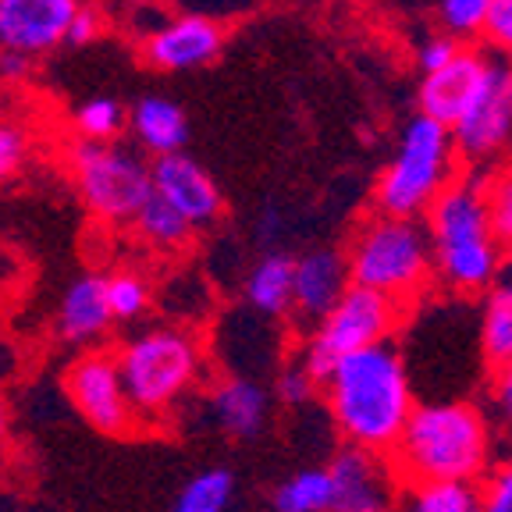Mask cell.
Returning a JSON list of instances; mask_svg holds the SVG:
<instances>
[{
    "instance_id": "17",
    "label": "cell",
    "mask_w": 512,
    "mask_h": 512,
    "mask_svg": "<svg viewBox=\"0 0 512 512\" xmlns=\"http://www.w3.org/2000/svg\"><path fill=\"white\" fill-rule=\"evenodd\" d=\"M221 43V25L192 11V15L171 18L160 29H153V36L146 40V61L164 72H189V68L214 61L221 54Z\"/></svg>"
},
{
    "instance_id": "8",
    "label": "cell",
    "mask_w": 512,
    "mask_h": 512,
    "mask_svg": "<svg viewBox=\"0 0 512 512\" xmlns=\"http://www.w3.org/2000/svg\"><path fill=\"white\" fill-rule=\"evenodd\" d=\"M72 171L82 203L100 221H136L143 203L153 196V164L121 143H75Z\"/></svg>"
},
{
    "instance_id": "14",
    "label": "cell",
    "mask_w": 512,
    "mask_h": 512,
    "mask_svg": "<svg viewBox=\"0 0 512 512\" xmlns=\"http://www.w3.org/2000/svg\"><path fill=\"white\" fill-rule=\"evenodd\" d=\"M153 192L164 196L192 228L214 224L224 207L221 189L214 185V178L189 153H171V157L153 160Z\"/></svg>"
},
{
    "instance_id": "4",
    "label": "cell",
    "mask_w": 512,
    "mask_h": 512,
    "mask_svg": "<svg viewBox=\"0 0 512 512\" xmlns=\"http://www.w3.org/2000/svg\"><path fill=\"white\" fill-rule=\"evenodd\" d=\"M114 356L143 424H164L196 392L207 367L200 335L178 324H153L136 331L118 345Z\"/></svg>"
},
{
    "instance_id": "26",
    "label": "cell",
    "mask_w": 512,
    "mask_h": 512,
    "mask_svg": "<svg viewBox=\"0 0 512 512\" xmlns=\"http://www.w3.org/2000/svg\"><path fill=\"white\" fill-rule=\"evenodd\" d=\"M107 303H111L114 324H132L150 313L153 285L139 271H114L107 274Z\"/></svg>"
},
{
    "instance_id": "33",
    "label": "cell",
    "mask_w": 512,
    "mask_h": 512,
    "mask_svg": "<svg viewBox=\"0 0 512 512\" xmlns=\"http://www.w3.org/2000/svg\"><path fill=\"white\" fill-rule=\"evenodd\" d=\"M459 54H463V43H459L456 36H431L424 47L416 50V64H420L424 75H434V72H441V68H448Z\"/></svg>"
},
{
    "instance_id": "39",
    "label": "cell",
    "mask_w": 512,
    "mask_h": 512,
    "mask_svg": "<svg viewBox=\"0 0 512 512\" xmlns=\"http://www.w3.org/2000/svg\"><path fill=\"white\" fill-rule=\"evenodd\" d=\"M8 438H11V413H8V406L0 402V448L8 445Z\"/></svg>"
},
{
    "instance_id": "32",
    "label": "cell",
    "mask_w": 512,
    "mask_h": 512,
    "mask_svg": "<svg viewBox=\"0 0 512 512\" xmlns=\"http://www.w3.org/2000/svg\"><path fill=\"white\" fill-rule=\"evenodd\" d=\"M488 413H491V420H495L498 431L512 434V363H509V367L491 370Z\"/></svg>"
},
{
    "instance_id": "25",
    "label": "cell",
    "mask_w": 512,
    "mask_h": 512,
    "mask_svg": "<svg viewBox=\"0 0 512 512\" xmlns=\"http://www.w3.org/2000/svg\"><path fill=\"white\" fill-rule=\"evenodd\" d=\"M132 224H136V232L157 249H182L185 242L192 239V232H196V228H192L164 196H157V192L143 203V210H139Z\"/></svg>"
},
{
    "instance_id": "6",
    "label": "cell",
    "mask_w": 512,
    "mask_h": 512,
    "mask_svg": "<svg viewBox=\"0 0 512 512\" xmlns=\"http://www.w3.org/2000/svg\"><path fill=\"white\" fill-rule=\"evenodd\" d=\"M456 136L441 121L416 114L406 125L392 164L377 178L374 200L384 217H420L456 185Z\"/></svg>"
},
{
    "instance_id": "30",
    "label": "cell",
    "mask_w": 512,
    "mask_h": 512,
    "mask_svg": "<svg viewBox=\"0 0 512 512\" xmlns=\"http://www.w3.org/2000/svg\"><path fill=\"white\" fill-rule=\"evenodd\" d=\"M317 395H320V381L310 374V367H303L299 360L281 367L278 381H274V399H278L281 406H288V409L310 406Z\"/></svg>"
},
{
    "instance_id": "10",
    "label": "cell",
    "mask_w": 512,
    "mask_h": 512,
    "mask_svg": "<svg viewBox=\"0 0 512 512\" xmlns=\"http://www.w3.org/2000/svg\"><path fill=\"white\" fill-rule=\"evenodd\" d=\"M456 150L470 164H488L512 146V57L491 54L488 86L473 111L452 128Z\"/></svg>"
},
{
    "instance_id": "12",
    "label": "cell",
    "mask_w": 512,
    "mask_h": 512,
    "mask_svg": "<svg viewBox=\"0 0 512 512\" xmlns=\"http://www.w3.org/2000/svg\"><path fill=\"white\" fill-rule=\"evenodd\" d=\"M491 75V50L463 47L456 61L420 82V114L441 121L445 128H456L473 104L480 100Z\"/></svg>"
},
{
    "instance_id": "13",
    "label": "cell",
    "mask_w": 512,
    "mask_h": 512,
    "mask_svg": "<svg viewBox=\"0 0 512 512\" xmlns=\"http://www.w3.org/2000/svg\"><path fill=\"white\" fill-rule=\"evenodd\" d=\"M79 11V0H0V50L43 54L68 40Z\"/></svg>"
},
{
    "instance_id": "38",
    "label": "cell",
    "mask_w": 512,
    "mask_h": 512,
    "mask_svg": "<svg viewBox=\"0 0 512 512\" xmlns=\"http://www.w3.org/2000/svg\"><path fill=\"white\" fill-rule=\"evenodd\" d=\"M495 288L512 292V249H505V260H502V271H498V285Z\"/></svg>"
},
{
    "instance_id": "23",
    "label": "cell",
    "mask_w": 512,
    "mask_h": 512,
    "mask_svg": "<svg viewBox=\"0 0 512 512\" xmlns=\"http://www.w3.org/2000/svg\"><path fill=\"white\" fill-rule=\"evenodd\" d=\"M480 356L491 370L512 363V292L491 288L480 306Z\"/></svg>"
},
{
    "instance_id": "34",
    "label": "cell",
    "mask_w": 512,
    "mask_h": 512,
    "mask_svg": "<svg viewBox=\"0 0 512 512\" xmlns=\"http://www.w3.org/2000/svg\"><path fill=\"white\" fill-rule=\"evenodd\" d=\"M484 40H488L498 54L512 57V0H495L488 29H484Z\"/></svg>"
},
{
    "instance_id": "7",
    "label": "cell",
    "mask_w": 512,
    "mask_h": 512,
    "mask_svg": "<svg viewBox=\"0 0 512 512\" xmlns=\"http://www.w3.org/2000/svg\"><path fill=\"white\" fill-rule=\"evenodd\" d=\"M399 320H402L399 303L352 285L342 296V303L320 320V324H313L306 331L303 349H299V363L310 367V374L317 381H324L328 370L335 363H342L345 356L392 342Z\"/></svg>"
},
{
    "instance_id": "22",
    "label": "cell",
    "mask_w": 512,
    "mask_h": 512,
    "mask_svg": "<svg viewBox=\"0 0 512 512\" xmlns=\"http://www.w3.org/2000/svg\"><path fill=\"white\" fill-rule=\"evenodd\" d=\"M331 473L328 466H303L278 480L271 491V512H331Z\"/></svg>"
},
{
    "instance_id": "16",
    "label": "cell",
    "mask_w": 512,
    "mask_h": 512,
    "mask_svg": "<svg viewBox=\"0 0 512 512\" xmlns=\"http://www.w3.org/2000/svg\"><path fill=\"white\" fill-rule=\"evenodd\" d=\"M271 399L274 395L260 381H253V377H242V374L217 377L207 388L210 424L235 441H253L267 431Z\"/></svg>"
},
{
    "instance_id": "27",
    "label": "cell",
    "mask_w": 512,
    "mask_h": 512,
    "mask_svg": "<svg viewBox=\"0 0 512 512\" xmlns=\"http://www.w3.org/2000/svg\"><path fill=\"white\" fill-rule=\"evenodd\" d=\"M75 128L89 143H114V136L125 128V107L114 96H93L75 107Z\"/></svg>"
},
{
    "instance_id": "35",
    "label": "cell",
    "mask_w": 512,
    "mask_h": 512,
    "mask_svg": "<svg viewBox=\"0 0 512 512\" xmlns=\"http://www.w3.org/2000/svg\"><path fill=\"white\" fill-rule=\"evenodd\" d=\"M22 157H25V136L15 125L0 121V185L22 168Z\"/></svg>"
},
{
    "instance_id": "20",
    "label": "cell",
    "mask_w": 512,
    "mask_h": 512,
    "mask_svg": "<svg viewBox=\"0 0 512 512\" xmlns=\"http://www.w3.org/2000/svg\"><path fill=\"white\" fill-rule=\"evenodd\" d=\"M292 292H296V260L285 253H264L242 281V299L260 317L292 313Z\"/></svg>"
},
{
    "instance_id": "24",
    "label": "cell",
    "mask_w": 512,
    "mask_h": 512,
    "mask_svg": "<svg viewBox=\"0 0 512 512\" xmlns=\"http://www.w3.org/2000/svg\"><path fill=\"white\" fill-rule=\"evenodd\" d=\"M235 502V473L228 466H210L185 480V488L168 512H228Z\"/></svg>"
},
{
    "instance_id": "18",
    "label": "cell",
    "mask_w": 512,
    "mask_h": 512,
    "mask_svg": "<svg viewBox=\"0 0 512 512\" xmlns=\"http://www.w3.org/2000/svg\"><path fill=\"white\" fill-rule=\"evenodd\" d=\"M114 313L107 303V274H79L64 288L57 306V335L68 345H93L111 331Z\"/></svg>"
},
{
    "instance_id": "5",
    "label": "cell",
    "mask_w": 512,
    "mask_h": 512,
    "mask_svg": "<svg viewBox=\"0 0 512 512\" xmlns=\"http://www.w3.org/2000/svg\"><path fill=\"white\" fill-rule=\"evenodd\" d=\"M345 260L352 285L392 299L402 310L424 299L427 285L434 281L431 235L420 217H370L352 235Z\"/></svg>"
},
{
    "instance_id": "28",
    "label": "cell",
    "mask_w": 512,
    "mask_h": 512,
    "mask_svg": "<svg viewBox=\"0 0 512 512\" xmlns=\"http://www.w3.org/2000/svg\"><path fill=\"white\" fill-rule=\"evenodd\" d=\"M491 8H495V0H441V25H445V36H456V40L484 36Z\"/></svg>"
},
{
    "instance_id": "1",
    "label": "cell",
    "mask_w": 512,
    "mask_h": 512,
    "mask_svg": "<svg viewBox=\"0 0 512 512\" xmlns=\"http://www.w3.org/2000/svg\"><path fill=\"white\" fill-rule=\"evenodd\" d=\"M320 399L345 445L392 456L416 413V388L409 363L392 342L352 352L320 381Z\"/></svg>"
},
{
    "instance_id": "29",
    "label": "cell",
    "mask_w": 512,
    "mask_h": 512,
    "mask_svg": "<svg viewBox=\"0 0 512 512\" xmlns=\"http://www.w3.org/2000/svg\"><path fill=\"white\" fill-rule=\"evenodd\" d=\"M484 203H488L495 235L502 239L505 249H512V168H498L488 182H480Z\"/></svg>"
},
{
    "instance_id": "36",
    "label": "cell",
    "mask_w": 512,
    "mask_h": 512,
    "mask_svg": "<svg viewBox=\"0 0 512 512\" xmlns=\"http://www.w3.org/2000/svg\"><path fill=\"white\" fill-rule=\"evenodd\" d=\"M100 32V15H96L93 8H86L82 4V11L75 15V22H72V29H68V40L64 43H75V47H82V43H89Z\"/></svg>"
},
{
    "instance_id": "9",
    "label": "cell",
    "mask_w": 512,
    "mask_h": 512,
    "mask_svg": "<svg viewBox=\"0 0 512 512\" xmlns=\"http://www.w3.org/2000/svg\"><path fill=\"white\" fill-rule=\"evenodd\" d=\"M64 395H68L72 409L96 434L132 438L143 427L136 406L128 399L118 356L107 349H89L68 363V370H64Z\"/></svg>"
},
{
    "instance_id": "40",
    "label": "cell",
    "mask_w": 512,
    "mask_h": 512,
    "mask_svg": "<svg viewBox=\"0 0 512 512\" xmlns=\"http://www.w3.org/2000/svg\"><path fill=\"white\" fill-rule=\"evenodd\" d=\"M121 4H128V8H146V4H153V0H121Z\"/></svg>"
},
{
    "instance_id": "11",
    "label": "cell",
    "mask_w": 512,
    "mask_h": 512,
    "mask_svg": "<svg viewBox=\"0 0 512 512\" xmlns=\"http://www.w3.org/2000/svg\"><path fill=\"white\" fill-rule=\"evenodd\" d=\"M324 466L331 473V498H335L331 512H395L402 480L392 456L342 445Z\"/></svg>"
},
{
    "instance_id": "21",
    "label": "cell",
    "mask_w": 512,
    "mask_h": 512,
    "mask_svg": "<svg viewBox=\"0 0 512 512\" xmlns=\"http://www.w3.org/2000/svg\"><path fill=\"white\" fill-rule=\"evenodd\" d=\"M395 512H480V484H463V480L402 484Z\"/></svg>"
},
{
    "instance_id": "15",
    "label": "cell",
    "mask_w": 512,
    "mask_h": 512,
    "mask_svg": "<svg viewBox=\"0 0 512 512\" xmlns=\"http://www.w3.org/2000/svg\"><path fill=\"white\" fill-rule=\"evenodd\" d=\"M352 288L349 278V260L345 253L328 246L306 249L303 256H296V292H292V313L299 317V324H306V331L313 324L328 317L342 296Z\"/></svg>"
},
{
    "instance_id": "2",
    "label": "cell",
    "mask_w": 512,
    "mask_h": 512,
    "mask_svg": "<svg viewBox=\"0 0 512 512\" xmlns=\"http://www.w3.org/2000/svg\"><path fill=\"white\" fill-rule=\"evenodd\" d=\"M392 466L402 484H480L495 470V420L466 399L420 402L392 448Z\"/></svg>"
},
{
    "instance_id": "3",
    "label": "cell",
    "mask_w": 512,
    "mask_h": 512,
    "mask_svg": "<svg viewBox=\"0 0 512 512\" xmlns=\"http://www.w3.org/2000/svg\"><path fill=\"white\" fill-rule=\"evenodd\" d=\"M434 278L456 296H480L498 285L505 246L495 235L480 182H456L427 210Z\"/></svg>"
},
{
    "instance_id": "19",
    "label": "cell",
    "mask_w": 512,
    "mask_h": 512,
    "mask_svg": "<svg viewBox=\"0 0 512 512\" xmlns=\"http://www.w3.org/2000/svg\"><path fill=\"white\" fill-rule=\"evenodd\" d=\"M128 125H132V136L153 157H171V153H182L189 143V121L185 111L168 100V96H139L136 107L128 111Z\"/></svg>"
},
{
    "instance_id": "37",
    "label": "cell",
    "mask_w": 512,
    "mask_h": 512,
    "mask_svg": "<svg viewBox=\"0 0 512 512\" xmlns=\"http://www.w3.org/2000/svg\"><path fill=\"white\" fill-rule=\"evenodd\" d=\"M25 72H29V57L4 54V50H0V75H4V79H25Z\"/></svg>"
},
{
    "instance_id": "31",
    "label": "cell",
    "mask_w": 512,
    "mask_h": 512,
    "mask_svg": "<svg viewBox=\"0 0 512 512\" xmlns=\"http://www.w3.org/2000/svg\"><path fill=\"white\" fill-rule=\"evenodd\" d=\"M480 512H512V459L495 463L480 480Z\"/></svg>"
}]
</instances>
